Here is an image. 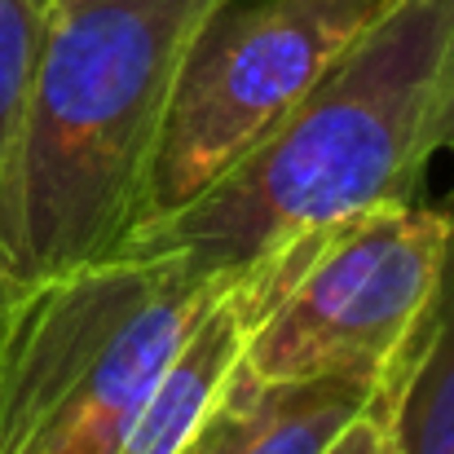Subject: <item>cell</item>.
I'll return each mask as SVG.
<instances>
[{
	"label": "cell",
	"instance_id": "6da1fadb",
	"mask_svg": "<svg viewBox=\"0 0 454 454\" xmlns=\"http://www.w3.org/2000/svg\"><path fill=\"white\" fill-rule=\"evenodd\" d=\"M454 142V0H393L212 185L142 221L115 256H172L216 283L375 207L419 203Z\"/></svg>",
	"mask_w": 454,
	"mask_h": 454
},
{
	"label": "cell",
	"instance_id": "7a4b0ae2",
	"mask_svg": "<svg viewBox=\"0 0 454 454\" xmlns=\"http://www.w3.org/2000/svg\"><path fill=\"white\" fill-rule=\"evenodd\" d=\"M225 0H49L0 185V292L98 261L146 216L176 71Z\"/></svg>",
	"mask_w": 454,
	"mask_h": 454
},
{
	"label": "cell",
	"instance_id": "3957f363",
	"mask_svg": "<svg viewBox=\"0 0 454 454\" xmlns=\"http://www.w3.org/2000/svg\"><path fill=\"white\" fill-rule=\"evenodd\" d=\"M230 278L111 256L4 292L0 454H115L190 322Z\"/></svg>",
	"mask_w": 454,
	"mask_h": 454
},
{
	"label": "cell",
	"instance_id": "277c9868",
	"mask_svg": "<svg viewBox=\"0 0 454 454\" xmlns=\"http://www.w3.org/2000/svg\"><path fill=\"white\" fill-rule=\"evenodd\" d=\"M450 247V212L397 203L331 225L287 256L247 270L261 317L239 375L256 384L380 380L419 335Z\"/></svg>",
	"mask_w": 454,
	"mask_h": 454
},
{
	"label": "cell",
	"instance_id": "5b68a950",
	"mask_svg": "<svg viewBox=\"0 0 454 454\" xmlns=\"http://www.w3.org/2000/svg\"><path fill=\"white\" fill-rule=\"evenodd\" d=\"M393 0H225L194 35L159 133L146 216L247 154Z\"/></svg>",
	"mask_w": 454,
	"mask_h": 454
},
{
	"label": "cell",
	"instance_id": "8992f818",
	"mask_svg": "<svg viewBox=\"0 0 454 454\" xmlns=\"http://www.w3.org/2000/svg\"><path fill=\"white\" fill-rule=\"evenodd\" d=\"M261 317V287L252 274L230 278L207 309L190 322L185 340L168 357L151 384L146 402L137 406L124 442L115 454H181L203 419L216 411L225 388L239 375L247 335Z\"/></svg>",
	"mask_w": 454,
	"mask_h": 454
},
{
	"label": "cell",
	"instance_id": "52a82bcc",
	"mask_svg": "<svg viewBox=\"0 0 454 454\" xmlns=\"http://www.w3.org/2000/svg\"><path fill=\"white\" fill-rule=\"evenodd\" d=\"M437 296L415 335L393 411L397 454H454V207Z\"/></svg>",
	"mask_w": 454,
	"mask_h": 454
},
{
	"label": "cell",
	"instance_id": "ba28073f",
	"mask_svg": "<svg viewBox=\"0 0 454 454\" xmlns=\"http://www.w3.org/2000/svg\"><path fill=\"white\" fill-rule=\"evenodd\" d=\"M49 0H0V185L9 172V154L18 142V124L27 111L40 40H44Z\"/></svg>",
	"mask_w": 454,
	"mask_h": 454
},
{
	"label": "cell",
	"instance_id": "9c48e42d",
	"mask_svg": "<svg viewBox=\"0 0 454 454\" xmlns=\"http://www.w3.org/2000/svg\"><path fill=\"white\" fill-rule=\"evenodd\" d=\"M415 348V344H411ZM406 362L411 353L393 366V375L375 388V397L326 442L322 454H397V433H393V411H397V393L406 380Z\"/></svg>",
	"mask_w": 454,
	"mask_h": 454
},
{
	"label": "cell",
	"instance_id": "30bf717a",
	"mask_svg": "<svg viewBox=\"0 0 454 454\" xmlns=\"http://www.w3.org/2000/svg\"><path fill=\"white\" fill-rule=\"evenodd\" d=\"M0 309H4V292H0Z\"/></svg>",
	"mask_w": 454,
	"mask_h": 454
},
{
	"label": "cell",
	"instance_id": "8fae6325",
	"mask_svg": "<svg viewBox=\"0 0 454 454\" xmlns=\"http://www.w3.org/2000/svg\"><path fill=\"white\" fill-rule=\"evenodd\" d=\"M450 151H454V142H450Z\"/></svg>",
	"mask_w": 454,
	"mask_h": 454
}]
</instances>
